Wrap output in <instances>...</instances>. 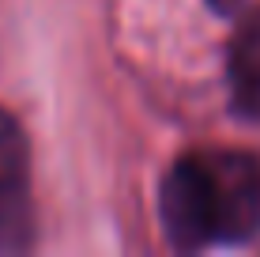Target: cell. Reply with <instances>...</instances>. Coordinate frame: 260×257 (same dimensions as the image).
Wrapping results in <instances>:
<instances>
[{"mask_svg":"<svg viewBox=\"0 0 260 257\" xmlns=\"http://www.w3.org/2000/svg\"><path fill=\"white\" fill-rule=\"evenodd\" d=\"M158 219L177 250L241 246L260 235V159L238 148L181 155L158 189Z\"/></svg>","mask_w":260,"mask_h":257,"instance_id":"cell-1","label":"cell"},{"mask_svg":"<svg viewBox=\"0 0 260 257\" xmlns=\"http://www.w3.org/2000/svg\"><path fill=\"white\" fill-rule=\"evenodd\" d=\"M34 242L30 148L19 121L0 106V250H26Z\"/></svg>","mask_w":260,"mask_h":257,"instance_id":"cell-2","label":"cell"},{"mask_svg":"<svg viewBox=\"0 0 260 257\" xmlns=\"http://www.w3.org/2000/svg\"><path fill=\"white\" fill-rule=\"evenodd\" d=\"M226 76H230L234 113L245 121H260V12L245 15L241 26L234 31Z\"/></svg>","mask_w":260,"mask_h":257,"instance_id":"cell-3","label":"cell"},{"mask_svg":"<svg viewBox=\"0 0 260 257\" xmlns=\"http://www.w3.org/2000/svg\"><path fill=\"white\" fill-rule=\"evenodd\" d=\"M241 0H211V8H219V12H234Z\"/></svg>","mask_w":260,"mask_h":257,"instance_id":"cell-4","label":"cell"}]
</instances>
